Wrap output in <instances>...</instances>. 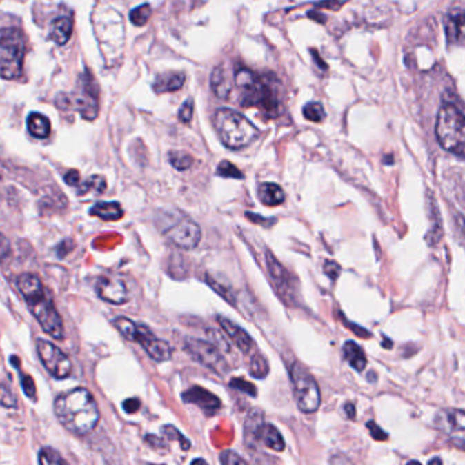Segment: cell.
I'll list each match as a JSON object with an SVG mask.
<instances>
[{
    "label": "cell",
    "instance_id": "60d3db41",
    "mask_svg": "<svg viewBox=\"0 0 465 465\" xmlns=\"http://www.w3.org/2000/svg\"><path fill=\"white\" fill-rule=\"evenodd\" d=\"M1 404H3V407L7 408H14L17 404L15 396L11 393V390L6 385H3V388H1Z\"/></svg>",
    "mask_w": 465,
    "mask_h": 465
},
{
    "label": "cell",
    "instance_id": "e0dca14e",
    "mask_svg": "<svg viewBox=\"0 0 465 465\" xmlns=\"http://www.w3.org/2000/svg\"><path fill=\"white\" fill-rule=\"evenodd\" d=\"M217 321L237 348L240 349L243 353L251 352V349L254 347V340L248 336V333L243 328L235 325L232 321H230V319H227L226 317H221V315L217 317Z\"/></svg>",
    "mask_w": 465,
    "mask_h": 465
},
{
    "label": "cell",
    "instance_id": "f6af8a7d",
    "mask_svg": "<svg viewBox=\"0 0 465 465\" xmlns=\"http://www.w3.org/2000/svg\"><path fill=\"white\" fill-rule=\"evenodd\" d=\"M64 181L68 186H77L79 183V172L75 171V170L68 171L67 174L64 175Z\"/></svg>",
    "mask_w": 465,
    "mask_h": 465
},
{
    "label": "cell",
    "instance_id": "277c9868",
    "mask_svg": "<svg viewBox=\"0 0 465 465\" xmlns=\"http://www.w3.org/2000/svg\"><path fill=\"white\" fill-rule=\"evenodd\" d=\"M215 121L221 142L233 150L248 146L259 135L258 128L247 117L233 110H219Z\"/></svg>",
    "mask_w": 465,
    "mask_h": 465
},
{
    "label": "cell",
    "instance_id": "603a6c76",
    "mask_svg": "<svg viewBox=\"0 0 465 465\" xmlns=\"http://www.w3.org/2000/svg\"><path fill=\"white\" fill-rule=\"evenodd\" d=\"M258 442H262L266 448L276 451V452H283L286 448V442L280 431L273 424H268V423L264 424L259 433V437H258Z\"/></svg>",
    "mask_w": 465,
    "mask_h": 465
},
{
    "label": "cell",
    "instance_id": "f1b7e54d",
    "mask_svg": "<svg viewBox=\"0 0 465 465\" xmlns=\"http://www.w3.org/2000/svg\"><path fill=\"white\" fill-rule=\"evenodd\" d=\"M114 326L117 328V330L123 335V337H126L130 342L137 343L138 339V332H139V325L135 324L134 321L126 318V317H117L112 321Z\"/></svg>",
    "mask_w": 465,
    "mask_h": 465
},
{
    "label": "cell",
    "instance_id": "ee69618b",
    "mask_svg": "<svg viewBox=\"0 0 465 465\" xmlns=\"http://www.w3.org/2000/svg\"><path fill=\"white\" fill-rule=\"evenodd\" d=\"M367 427L371 430V435L375 438V439H378V441H384V439H386L388 437H386V434L379 428V427H377L374 423H368L367 424Z\"/></svg>",
    "mask_w": 465,
    "mask_h": 465
},
{
    "label": "cell",
    "instance_id": "8fae6325",
    "mask_svg": "<svg viewBox=\"0 0 465 465\" xmlns=\"http://www.w3.org/2000/svg\"><path fill=\"white\" fill-rule=\"evenodd\" d=\"M184 350L195 359L198 363L213 370L215 373L223 375L228 371V364L219 348L210 343L198 339H186Z\"/></svg>",
    "mask_w": 465,
    "mask_h": 465
},
{
    "label": "cell",
    "instance_id": "30bf717a",
    "mask_svg": "<svg viewBox=\"0 0 465 465\" xmlns=\"http://www.w3.org/2000/svg\"><path fill=\"white\" fill-rule=\"evenodd\" d=\"M36 349L40 362L54 378L64 379L71 374L72 364L70 357L54 343L39 339L36 343Z\"/></svg>",
    "mask_w": 465,
    "mask_h": 465
},
{
    "label": "cell",
    "instance_id": "f35d334b",
    "mask_svg": "<svg viewBox=\"0 0 465 465\" xmlns=\"http://www.w3.org/2000/svg\"><path fill=\"white\" fill-rule=\"evenodd\" d=\"M231 386L235 388V389H237V390L246 392V393L250 395V396H255V395H257L255 386H254L253 384L244 381V379H239V378H237V379H233L232 382H231Z\"/></svg>",
    "mask_w": 465,
    "mask_h": 465
},
{
    "label": "cell",
    "instance_id": "8d00e7d4",
    "mask_svg": "<svg viewBox=\"0 0 465 465\" xmlns=\"http://www.w3.org/2000/svg\"><path fill=\"white\" fill-rule=\"evenodd\" d=\"M163 431H164V434L167 435V437H170L171 439H177L179 442H180V446H181V449L183 451H188L190 449V441L187 439V438H184L175 427H172V426H167V427H164L163 428Z\"/></svg>",
    "mask_w": 465,
    "mask_h": 465
},
{
    "label": "cell",
    "instance_id": "7bdbcfd3",
    "mask_svg": "<svg viewBox=\"0 0 465 465\" xmlns=\"http://www.w3.org/2000/svg\"><path fill=\"white\" fill-rule=\"evenodd\" d=\"M141 407V403L138 399H127L124 403H123V408L127 413H135L138 409Z\"/></svg>",
    "mask_w": 465,
    "mask_h": 465
},
{
    "label": "cell",
    "instance_id": "d6a6232c",
    "mask_svg": "<svg viewBox=\"0 0 465 465\" xmlns=\"http://www.w3.org/2000/svg\"><path fill=\"white\" fill-rule=\"evenodd\" d=\"M192 157L187 153H183V152H172L170 155V163L171 166L175 167L176 170L179 171H184V170H188L191 166H192Z\"/></svg>",
    "mask_w": 465,
    "mask_h": 465
},
{
    "label": "cell",
    "instance_id": "d4e9b609",
    "mask_svg": "<svg viewBox=\"0 0 465 465\" xmlns=\"http://www.w3.org/2000/svg\"><path fill=\"white\" fill-rule=\"evenodd\" d=\"M28 130L34 138L44 139L51 134L50 119L39 112H33L28 117Z\"/></svg>",
    "mask_w": 465,
    "mask_h": 465
},
{
    "label": "cell",
    "instance_id": "ab89813d",
    "mask_svg": "<svg viewBox=\"0 0 465 465\" xmlns=\"http://www.w3.org/2000/svg\"><path fill=\"white\" fill-rule=\"evenodd\" d=\"M192 111H194V104H192V100H188L186 101L180 111H179V119L181 123H190L191 119H192Z\"/></svg>",
    "mask_w": 465,
    "mask_h": 465
},
{
    "label": "cell",
    "instance_id": "5b68a950",
    "mask_svg": "<svg viewBox=\"0 0 465 465\" xmlns=\"http://www.w3.org/2000/svg\"><path fill=\"white\" fill-rule=\"evenodd\" d=\"M435 135L439 145L465 159V117L452 104H445L437 117Z\"/></svg>",
    "mask_w": 465,
    "mask_h": 465
},
{
    "label": "cell",
    "instance_id": "d590c367",
    "mask_svg": "<svg viewBox=\"0 0 465 465\" xmlns=\"http://www.w3.org/2000/svg\"><path fill=\"white\" fill-rule=\"evenodd\" d=\"M217 175L223 177H232V179H243V174L230 161H221L217 167Z\"/></svg>",
    "mask_w": 465,
    "mask_h": 465
},
{
    "label": "cell",
    "instance_id": "4dcf8cb0",
    "mask_svg": "<svg viewBox=\"0 0 465 465\" xmlns=\"http://www.w3.org/2000/svg\"><path fill=\"white\" fill-rule=\"evenodd\" d=\"M152 15V8L149 4H142L135 7L134 10H131L130 12V21L135 25V26H142L145 25L149 18Z\"/></svg>",
    "mask_w": 465,
    "mask_h": 465
},
{
    "label": "cell",
    "instance_id": "7402d4cb",
    "mask_svg": "<svg viewBox=\"0 0 465 465\" xmlns=\"http://www.w3.org/2000/svg\"><path fill=\"white\" fill-rule=\"evenodd\" d=\"M186 82V77L181 72H166L156 78L153 89L156 93H168L181 89Z\"/></svg>",
    "mask_w": 465,
    "mask_h": 465
},
{
    "label": "cell",
    "instance_id": "4fadbf2b",
    "mask_svg": "<svg viewBox=\"0 0 465 465\" xmlns=\"http://www.w3.org/2000/svg\"><path fill=\"white\" fill-rule=\"evenodd\" d=\"M137 343H139L156 362H167L172 356L171 346L167 342L157 339L146 325H139Z\"/></svg>",
    "mask_w": 465,
    "mask_h": 465
},
{
    "label": "cell",
    "instance_id": "52a82bcc",
    "mask_svg": "<svg viewBox=\"0 0 465 465\" xmlns=\"http://www.w3.org/2000/svg\"><path fill=\"white\" fill-rule=\"evenodd\" d=\"M25 37L15 28H4L0 34V72L4 79H17L23 71Z\"/></svg>",
    "mask_w": 465,
    "mask_h": 465
},
{
    "label": "cell",
    "instance_id": "ffe728a7",
    "mask_svg": "<svg viewBox=\"0 0 465 465\" xmlns=\"http://www.w3.org/2000/svg\"><path fill=\"white\" fill-rule=\"evenodd\" d=\"M258 198L266 206H277L286 201V194L276 183H262L258 187Z\"/></svg>",
    "mask_w": 465,
    "mask_h": 465
},
{
    "label": "cell",
    "instance_id": "e575fe53",
    "mask_svg": "<svg viewBox=\"0 0 465 465\" xmlns=\"http://www.w3.org/2000/svg\"><path fill=\"white\" fill-rule=\"evenodd\" d=\"M11 360L15 363V368H17L18 373H19V377H21V386H22L25 395H26L29 399L34 400V399H36V385H34V381L32 379L30 375L22 374V373L19 371V367H18V363H17V359H15V357H11Z\"/></svg>",
    "mask_w": 465,
    "mask_h": 465
},
{
    "label": "cell",
    "instance_id": "7a4b0ae2",
    "mask_svg": "<svg viewBox=\"0 0 465 465\" xmlns=\"http://www.w3.org/2000/svg\"><path fill=\"white\" fill-rule=\"evenodd\" d=\"M17 287L43 330L55 340H63V319L40 279L32 273H22L17 279Z\"/></svg>",
    "mask_w": 465,
    "mask_h": 465
},
{
    "label": "cell",
    "instance_id": "5bb4252c",
    "mask_svg": "<svg viewBox=\"0 0 465 465\" xmlns=\"http://www.w3.org/2000/svg\"><path fill=\"white\" fill-rule=\"evenodd\" d=\"M96 291L100 299L111 303V304H124L130 300V293L120 279L112 277H101L96 284Z\"/></svg>",
    "mask_w": 465,
    "mask_h": 465
},
{
    "label": "cell",
    "instance_id": "8992f818",
    "mask_svg": "<svg viewBox=\"0 0 465 465\" xmlns=\"http://www.w3.org/2000/svg\"><path fill=\"white\" fill-rule=\"evenodd\" d=\"M55 104L59 110H74L83 119L95 120L99 115V90L90 71H85V75L81 77L75 92L60 93Z\"/></svg>",
    "mask_w": 465,
    "mask_h": 465
},
{
    "label": "cell",
    "instance_id": "b9f144b4",
    "mask_svg": "<svg viewBox=\"0 0 465 465\" xmlns=\"http://www.w3.org/2000/svg\"><path fill=\"white\" fill-rule=\"evenodd\" d=\"M324 269H325V273H326L332 280H336V279L340 276V273H342V268H340L336 262H333V261H326Z\"/></svg>",
    "mask_w": 465,
    "mask_h": 465
},
{
    "label": "cell",
    "instance_id": "836d02e7",
    "mask_svg": "<svg viewBox=\"0 0 465 465\" xmlns=\"http://www.w3.org/2000/svg\"><path fill=\"white\" fill-rule=\"evenodd\" d=\"M303 115L310 121L319 123L325 119V111L319 103H310L303 108Z\"/></svg>",
    "mask_w": 465,
    "mask_h": 465
},
{
    "label": "cell",
    "instance_id": "6da1fadb",
    "mask_svg": "<svg viewBox=\"0 0 465 465\" xmlns=\"http://www.w3.org/2000/svg\"><path fill=\"white\" fill-rule=\"evenodd\" d=\"M54 409L60 424L77 435L89 434L100 420V410L93 395L83 388L59 396Z\"/></svg>",
    "mask_w": 465,
    "mask_h": 465
},
{
    "label": "cell",
    "instance_id": "44dd1931",
    "mask_svg": "<svg viewBox=\"0 0 465 465\" xmlns=\"http://www.w3.org/2000/svg\"><path fill=\"white\" fill-rule=\"evenodd\" d=\"M264 424H265L264 413H261L259 409H255L248 413L244 426V439L247 446H254V444L258 442V437Z\"/></svg>",
    "mask_w": 465,
    "mask_h": 465
},
{
    "label": "cell",
    "instance_id": "74e56055",
    "mask_svg": "<svg viewBox=\"0 0 465 465\" xmlns=\"http://www.w3.org/2000/svg\"><path fill=\"white\" fill-rule=\"evenodd\" d=\"M220 462L224 465L247 464V462L243 457H240L239 455H236L232 451L223 452L221 456H220Z\"/></svg>",
    "mask_w": 465,
    "mask_h": 465
},
{
    "label": "cell",
    "instance_id": "3957f363",
    "mask_svg": "<svg viewBox=\"0 0 465 465\" xmlns=\"http://www.w3.org/2000/svg\"><path fill=\"white\" fill-rule=\"evenodd\" d=\"M235 83L240 90V104L246 108L258 107L269 117L280 114V101L272 79H262L246 67L235 70Z\"/></svg>",
    "mask_w": 465,
    "mask_h": 465
},
{
    "label": "cell",
    "instance_id": "ac0fdd59",
    "mask_svg": "<svg viewBox=\"0 0 465 465\" xmlns=\"http://www.w3.org/2000/svg\"><path fill=\"white\" fill-rule=\"evenodd\" d=\"M72 34V19L67 15H60L51 23L50 37L58 46H64Z\"/></svg>",
    "mask_w": 465,
    "mask_h": 465
},
{
    "label": "cell",
    "instance_id": "7dc6e473",
    "mask_svg": "<svg viewBox=\"0 0 465 465\" xmlns=\"http://www.w3.org/2000/svg\"><path fill=\"white\" fill-rule=\"evenodd\" d=\"M195 463H205V460H201V459L199 460H194L192 464H195Z\"/></svg>",
    "mask_w": 465,
    "mask_h": 465
},
{
    "label": "cell",
    "instance_id": "484cf974",
    "mask_svg": "<svg viewBox=\"0 0 465 465\" xmlns=\"http://www.w3.org/2000/svg\"><path fill=\"white\" fill-rule=\"evenodd\" d=\"M212 89L215 95L226 100L231 93V82L227 78V74L223 67H216L212 74Z\"/></svg>",
    "mask_w": 465,
    "mask_h": 465
},
{
    "label": "cell",
    "instance_id": "7c38bea8",
    "mask_svg": "<svg viewBox=\"0 0 465 465\" xmlns=\"http://www.w3.org/2000/svg\"><path fill=\"white\" fill-rule=\"evenodd\" d=\"M437 427L459 449L465 451V412L460 409L441 410L435 417Z\"/></svg>",
    "mask_w": 465,
    "mask_h": 465
},
{
    "label": "cell",
    "instance_id": "83f0119b",
    "mask_svg": "<svg viewBox=\"0 0 465 465\" xmlns=\"http://www.w3.org/2000/svg\"><path fill=\"white\" fill-rule=\"evenodd\" d=\"M107 188V181L106 177L101 175H93L88 177L85 181H82L77 190L78 195H85L88 192H95V194H101Z\"/></svg>",
    "mask_w": 465,
    "mask_h": 465
},
{
    "label": "cell",
    "instance_id": "2e32d148",
    "mask_svg": "<svg viewBox=\"0 0 465 465\" xmlns=\"http://www.w3.org/2000/svg\"><path fill=\"white\" fill-rule=\"evenodd\" d=\"M183 400L190 404H195L204 410H217L221 407L220 399L216 397L212 392L201 388V386H192L186 393H183Z\"/></svg>",
    "mask_w": 465,
    "mask_h": 465
},
{
    "label": "cell",
    "instance_id": "cb8c5ba5",
    "mask_svg": "<svg viewBox=\"0 0 465 465\" xmlns=\"http://www.w3.org/2000/svg\"><path fill=\"white\" fill-rule=\"evenodd\" d=\"M90 215L106 221H117L123 217V209L119 202H97L90 208Z\"/></svg>",
    "mask_w": 465,
    "mask_h": 465
},
{
    "label": "cell",
    "instance_id": "f546056e",
    "mask_svg": "<svg viewBox=\"0 0 465 465\" xmlns=\"http://www.w3.org/2000/svg\"><path fill=\"white\" fill-rule=\"evenodd\" d=\"M250 374H251V377H254L257 379H262L269 374V363H268V360L264 355L255 353L251 357Z\"/></svg>",
    "mask_w": 465,
    "mask_h": 465
},
{
    "label": "cell",
    "instance_id": "bcb514c9",
    "mask_svg": "<svg viewBox=\"0 0 465 465\" xmlns=\"http://www.w3.org/2000/svg\"><path fill=\"white\" fill-rule=\"evenodd\" d=\"M347 413H348L349 417H353L355 416V412H353V407L350 404H347Z\"/></svg>",
    "mask_w": 465,
    "mask_h": 465
},
{
    "label": "cell",
    "instance_id": "ba28073f",
    "mask_svg": "<svg viewBox=\"0 0 465 465\" xmlns=\"http://www.w3.org/2000/svg\"><path fill=\"white\" fill-rule=\"evenodd\" d=\"M157 224L161 232L180 248L191 250L195 248L201 241V227L191 217L177 213L176 210L174 213L164 212V215H160Z\"/></svg>",
    "mask_w": 465,
    "mask_h": 465
},
{
    "label": "cell",
    "instance_id": "1f68e13d",
    "mask_svg": "<svg viewBox=\"0 0 465 465\" xmlns=\"http://www.w3.org/2000/svg\"><path fill=\"white\" fill-rule=\"evenodd\" d=\"M39 463L43 465L67 464L64 459L52 448H44L39 453Z\"/></svg>",
    "mask_w": 465,
    "mask_h": 465
},
{
    "label": "cell",
    "instance_id": "9c48e42d",
    "mask_svg": "<svg viewBox=\"0 0 465 465\" xmlns=\"http://www.w3.org/2000/svg\"><path fill=\"white\" fill-rule=\"evenodd\" d=\"M290 373L297 408L304 413H314L321 406V392L317 381L297 362L292 364Z\"/></svg>",
    "mask_w": 465,
    "mask_h": 465
},
{
    "label": "cell",
    "instance_id": "d6986e66",
    "mask_svg": "<svg viewBox=\"0 0 465 465\" xmlns=\"http://www.w3.org/2000/svg\"><path fill=\"white\" fill-rule=\"evenodd\" d=\"M446 39L452 46L465 47V12L453 15L446 23Z\"/></svg>",
    "mask_w": 465,
    "mask_h": 465
},
{
    "label": "cell",
    "instance_id": "9a60e30c",
    "mask_svg": "<svg viewBox=\"0 0 465 465\" xmlns=\"http://www.w3.org/2000/svg\"><path fill=\"white\" fill-rule=\"evenodd\" d=\"M266 266H268V272L277 291L281 293L284 299L287 300L291 299L290 273L286 270V268L277 261V258L270 251H266Z\"/></svg>",
    "mask_w": 465,
    "mask_h": 465
},
{
    "label": "cell",
    "instance_id": "4316f807",
    "mask_svg": "<svg viewBox=\"0 0 465 465\" xmlns=\"http://www.w3.org/2000/svg\"><path fill=\"white\" fill-rule=\"evenodd\" d=\"M346 359L348 360L349 364L357 370V371H363L366 364H367V359L366 355L363 352V349L360 348L356 343L353 342H347L343 347Z\"/></svg>",
    "mask_w": 465,
    "mask_h": 465
}]
</instances>
